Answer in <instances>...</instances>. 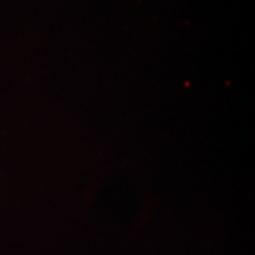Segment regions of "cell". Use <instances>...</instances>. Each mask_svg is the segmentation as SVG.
Masks as SVG:
<instances>
[]
</instances>
